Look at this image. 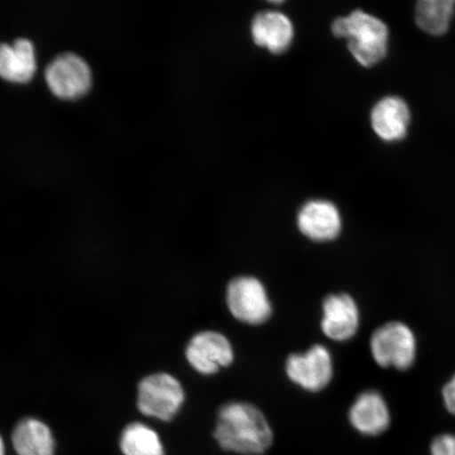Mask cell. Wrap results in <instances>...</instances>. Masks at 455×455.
<instances>
[{"instance_id":"cell-1","label":"cell","mask_w":455,"mask_h":455,"mask_svg":"<svg viewBox=\"0 0 455 455\" xmlns=\"http://www.w3.org/2000/svg\"><path fill=\"white\" fill-rule=\"evenodd\" d=\"M213 435L224 451L243 455L263 454L273 443L264 413L244 402L228 403L220 409Z\"/></svg>"},{"instance_id":"cell-2","label":"cell","mask_w":455,"mask_h":455,"mask_svg":"<svg viewBox=\"0 0 455 455\" xmlns=\"http://www.w3.org/2000/svg\"><path fill=\"white\" fill-rule=\"evenodd\" d=\"M331 30L335 36L348 39L350 53L363 67L378 65L387 55L389 31L378 17L356 10L335 20Z\"/></svg>"},{"instance_id":"cell-3","label":"cell","mask_w":455,"mask_h":455,"mask_svg":"<svg viewBox=\"0 0 455 455\" xmlns=\"http://www.w3.org/2000/svg\"><path fill=\"white\" fill-rule=\"evenodd\" d=\"M180 380L169 373L158 372L142 378L136 388V407L147 418L170 422L185 402Z\"/></svg>"},{"instance_id":"cell-4","label":"cell","mask_w":455,"mask_h":455,"mask_svg":"<svg viewBox=\"0 0 455 455\" xmlns=\"http://www.w3.org/2000/svg\"><path fill=\"white\" fill-rule=\"evenodd\" d=\"M44 79L56 98L76 100L92 88L93 74L82 56L66 52L56 56L45 68Z\"/></svg>"},{"instance_id":"cell-5","label":"cell","mask_w":455,"mask_h":455,"mask_svg":"<svg viewBox=\"0 0 455 455\" xmlns=\"http://www.w3.org/2000/svg\"><path fill=\"white\" fill-rule=\"evenodd\" d=\"M370 349L379 366L406 370L414 363L417 339L405 323L391 322L375 330Z\"/></svg>"},{"instance_id":"cell-6","label":"cell","mask_w":455,"mask_h":455,"mask_svg":"<svg viewBox=\"0 0 455 455\" xmlns=\"http://www.w3.org/2000/svg\"><path fill=\"white\" fill-rule=\"evenodd\" d=\"M227 305L231 315L248 325H261L272 315L271 301L258 278L237 276L228 284Z\"/></svg>"},{"instance_id":"cell-7","label":"cell","mask_w":455,"mask_h":455,"mask_svg":"<svg viewBox=\"0 0 455 455\" xmlns=\"http://www.w3.org/2000/svg\"><path fill=\"white\" fill-rule=\"evenodd\" d=\"M286 373L301 388L318 392L325 389L333 375L332 356L325 346L315 345L305 354L287 358Z\"/></svg>"},{"instance_id":"cell-8","label":"cell","mask_w":455,"mask_h":455,"mask_svg":"<svg viewBox=\"0 0 455 455\" xmlns=\"http://www.w3.org/2000/svg\"><path fill=\"white\" fill-rule=\"evenodd\" d=\"M186 357L198 373L212 375L231 365L235 351L224 334L203 331L196 334L188 344Z\"/></svg>"},{"instance_id":"cell-9","label":"cell","mask_w":455,"mask_h":455,"mask_svg":"<svg viewBox=\"0 0 455 455\" xmlns=\"http://www.w3.org/2000/svg\"><path fill=\"white\" fill-rule=\"evenodd\" d=\"M322 330L337 341L354 338L360 327V311L349 294H330L323 301Z\"/></svg>"},{"instance_id":"cell-10","label":"cell","mask_w":455,"mask_h":455,"mask_svg":"<svg viewBox=\"0 0 455 455\" xmlns=\"http://www.w3.org/2000/svg\"><path fill=\"white\" fill-rule=\"evenodd\" d=\"M301 235L315 242H330L339 235L341 218L337 206L328 201H311L304 204L298 215Z\"/></svg>"},{"instance_id":"cell-11","label":"cell","mask_w":455,"mask_h":455,"mask_svg":"<svg viewBox=\"0 0 455 455\" xmlns=\"http://www.w3.org/2000/svg\"><path fill=\"white\" fill-rule=\"evenodd\" d=\"M37 71L36 45L28 38L0 44V77L12 84L31 82Z\"/></svg>"},{"instance_id":"cell-12","label":"cell","mask_w":455,"mask_h":455,"mask_svg":"<svg viewBox=\"0 0 455 455\" xmlns=\"http://www.w3.org/2000/svg\"><path fill=\"white\" fill-rule=\"evenodd\" d=\"M411 109L397 96H387L371 111V126L380 140L392 142L405 138L411 124Z\"/></svg>"},{"instance_id":"cell-13","label":"cell","mask_w":455,"mask_h":455,"mask_svg":"<svg viewBox=\"0 0 455 455\" xmlns=\"http://www.w3.org/2000/svg\"><path fill=\"white\" fill-rule=\"evenodd\" d=\"M349 419L360 434L374 436L383 434L390 425V412L384 397L377 391L358 395L349 411Z\"/></svg>"},{"instance_id":"cell-14","label":"cell","mask_w":455,"mask_h":455,"mask_svg":"<svg viewBox=\"0 0 455 455\" xmlns=\"http://www.w3.org/2000/svg\"><path fill=\"white\" fill-rule=\"evenodd\" d=\"M54 431L44 420L21 419L11 431V443L17 455H55Z\"/></svg>"},{"instance_id":"cell-15","label":"cell","mask_w":455,"mask_h":455,"mask_svg":"<svg viewBox=\"0 0 455 455\" xmlns=\"http://www.w3.org/2000/svg\"><path fill=\"white\" fill-rule=\"evenodd\" d=\"M251 33L256 44L273 53H282L293 41L294 28L287 15L277 11H266L255 16Z\"/></svg>"},{"instance_id":"cell-16","label":"cell","mask_w":455,"mask_h":455,"mask_svg":"<svg viewBox=\"0 0 455 455\" xmlns=\"http://www.w3.org/2000/svg\"><path fill=\"white\" fill-rule=\"evenodd\" d=\"M119 448L124 455H166L161 436L140 422L124 427L119 436Z\"/></svg>"},{"instance_id":"cell-17","label":"cell","mask_w":455,"mask_h":455,"mask_svg":"<svg viewBox=\"0 0 455 455\" xmlns=\"http://www.w3.org/2000/svg\"><path fill=\"white\" fill-rule=\"evenodd\" d=\"M454 8L453 0H422L415 7V21L430 36H443L451 26Z\"/></svg>"},{"instance_id":"cell-18","label":"cell","mask_w":455,"mask_h":455,"mask_svg":"<svg viewBox=\"0 0 455 455\" xmlns=\"http://www.w3.org/2000/svg\"><path fill=\"white\" fill-rule=\"evenodd\" d=\"M431 455H455V435H442L431 443Z\"/></svg>"},{"instance_id":"cell-19","label":"cell","mask_w":455,"mask_h":455,"mask_svg":"<svg viewBox=\"0 0 455 455\" xmlns=\"http://www.w3.org/2000/svg\"><path fill=\"white\" fill-rule=\"evenodd\" d=\"M443 403L447 411L455 414V374L454 377L443 387Z\"/></svg>"},{"instance_id":"cell-20","label":"cell","mask_w":455,"mask_h":455,"mask_svg":"<svg viewBox=\"0 0 455 455\" xmlns=\"http://www.w3.org/2000/svg\"><path fill=\"white\" fill-rule=\"evenodd\" d=\"M0 455H7V448H5V442L2 434H0Z\"/></svg>"}]
</instances>
